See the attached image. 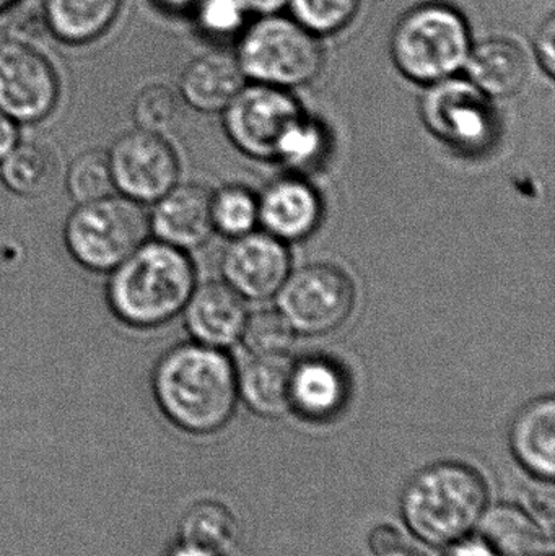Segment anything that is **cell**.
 I'll return each instance as SVG.
<instances>
[{"instance_id":"1","label":"cell","mask_w":555,"mask_h":556,"mask_svg":"<svg viewBox=\"0 0 555 556\" xmlns=\"http://www.w3.org/2000/svg\"><path fill=\"white\" fill-rule=\"evenodd\" d=\"M152 389L163 414L176 427L192 434H211L234 417L237 368L224 350L181 343L156 363Z\"/></svg>"},{"instance_id":"2","label":"cell","mask_w":555,"mask_h":556,"mask_svg":"<svg viewBox=\"0 0 555 556\" xmlns=\"http://www.w3.org/2000/svg\"><path fill=\"white\" fill-rule=\"evenodd\" d=\"M194 288V264L186 251L153 240L111 270L106 300L121 323L153 329L182 313Z\"/></svg>"},{"instance_id":"3","label":"cell","mask_w":555,"mask_h":556,"mask_svg":"<svg viewBox=\"0 0 555 556\" xmlns=\"http://www.w3.org/2000/svg\"><path fill=\"white\" fill-rule=\"evenodd\" d=\"M488 508L484 477L475 467L453 460L417 473L401 500L407 528L430 547H449L471 535Z\"/></svg>"},{"instance_id":"4","label":"cell","mask_w":555,"mask_h":556,"mask_svg":"<svg viewBox=\"0 0 555 556\" xmlns=\"http://www.w3.org/2000/svg\"><path fill=\"white\" fill-rule=\"evenodd\" d=\"M471 48L465 16L440 2L422 3L407 12L391 36L398 71L426 87L458 74Z\"/></svg>"},{"instance_id":"5","label":"cell","mask_w":555,"mask_h":556,"mask_svg":"<svg viewBox=\"0 0 555 556\" xmlns=\"http://www.w3.org/2000/svg\"><path fill=\"white\" fill-rule=\"evenodd\" d=\"M235 58L244 77L282 90L312 84L325 64L318 36L292 16L274 13L243 29Z\"/></svg>"},{"instance_id":"6","label":"cell","mask_w":555,"mask_h":556,"mask_svg":"<svg viewBox=\"0 0 555 556\" xmlns=\"http://www.w3.org/2000/svg\"><path fill=\"white\" fill-rule=\"evenodd\" d=\"M150 235L149 214L127 198L78 204L64 225V243L75 263L91 273H111Z\"/></svg>"},{"instance_id":"7","label":"cell","mask_w":555,"mask_h":556,"mask_svg":"<svg viewBox=\"0 0 555 556\" xmlns=\"http://www.w3.org/2000/svg\"><path fill=\"white\" fill-rule=\"evenodd\" d=\"M420 116L437 139L463 155H482L499 139V117L491 98L468 78L453 75L427 85Z\"/></svg>"},{"instance_id":"8","label":"cell","mask_w":555,"mask_h":556,"mask_svg":"<svg viewBox=\"0 0 555 556\" xmlns=\"http://www.w3.org/2000/svg\"><path fill=\"white\" fill-rule=\"evenodd\" d=\"M277 309L297 336L318 337L338 330L351 316L355 287L331 264H310L290 273L277 291Z\"/></svg>"},{"instance_id":"9","label":"cell","mask_w":555,"mask_h":556,"mask_svg":"<svg viewBox=\"0 0 555 556\" xmlns=\"http://www.w3.org/2000/svg\"><path fill=\"white\" fill-rule=\"evenodd\" d=\"M222 113L225 132L241 153L276 162L283 136L303 111L289 90L253 84L241 88Z\"/></svg>"},{"instance_id":"10","label":"cell","mask_w":555,"mask_h":556,"mask_svg":"<svg viewBox=\"0 0 555 556\" xmlns=\"http://www.w3.org/2000/svg\"><path fill=\"white\" fill-rule=\"evenodd\" d=\"M61 98V81L51 62L35 46L0 45V111L20 124L51 116Z\"/></svg>"},{"instance_id":"11","label":"cell","mask_w":555,"mask_h":556,"mask_svg":"<svg viewBox=\"0 0 555 556\" xmlns=\"http://www.w3.org/2000/svg\"><path fill=\"white\" fill-rule=\"evenodd\" d=\"M108 156L114 188L139 204H153L178 181V155L162 134L130 130L113 143Z\"/></svg>"},{"instance_id":"12","label":"cell","mask_w":555,"mask_h":556,"mask_svg":"<svg viewBox=\"0 0 555 556\" xmlns=\"http://www.w3.org/2000/svg\"><path fill=\"white\" fill-rule=\"evenodd\" d=\"M292 261L283 241L266 231H251L235 238L222 254L220 270L225 283L244 301L276 298L287 280Z\"/></svg>"},{"instance_id":"13","label":"cell","mask_w":555,"mask_h":556,"mask_svg":"<svg viewBox=\"0 0 555 556\" xmlns=\"http://www.w3.org/2000/svg\"><path fill=\"white\" fill-rule=\"evenodd\" d=\"M212 192L204 186L176 185L153 202L149 214L150 233L156 241L191 251L201 248L214 233L211 212Z\"/></svg>"},{"instance_id":"14","label":"cell","mask_w":555,"mask_h":556,"mask_svg":"<svg viewBox=\"0 0 555 556\" xmlns=\"http://www.w3.org/2000/svg\"><path fill=\"white\" fill-rule=\"evenodd\" d=\"M260 225L283 243L306 240L323 220L318 191L300 176L290 175L270 182L257 198Z\"/></svg>"},{"instance_id":"15","label":"cell","mask_w":555,"mask_h":556,"mask_svg":"<svg viewBox=\"0 0 555 556\" xmlns=\"http://www.w3.org/2000/svg\"><path fill=\"white\" fill-rule=\"evenodd\" d=\"M182 313L192 340L218 350L240 342L248 317L243 298L225 281L195 287Z\"/></svg>"},{"instance_id":"16","label":"cell","mask_w":555,"mask_h":556,"mask_svg":"<svg viewBox=\"0 0 555 556\" xmlns=\"http://www.w3.org/2000/svg\"><path fill=\"white\" fill-rule=\"evenodd\" d=\"M351 395L348 372L328 356H305L290 372V412L308 421H328L344 410Z\"/></svg>"},{"instance_id":"17","label":"cell","mask_w":555,"mask_h":556,"mask_svg":"<svg viewBox=\"0 0 555 556\" xmlns=\"http://www.w3.org/2000/svg\"><path fill=\"white\" fill-rule=\"evenodd\" d=\"M244 87L237 58L209 52L189 62L179 78L182 100L201 113H222Z\"/></svg>"},{"instance_id":"18","label":"cell","mask_w":555,"mask_h":556,"mask_svg":"<svg viewBox=\"0 0 555 556\" xmlns=\"http://www.w3.org/2000/svg\"><path fill=\"white\" fill-rule=\"evenodd\" d=\"M466 78L489 98H508L527 84L530 67L517 42L491 38L472 46L465 64Z\"/></svg>"},{"instance_id":"19","label":"cell","mask_w":555,"mask_h":556,"mask_svg":"<svg viewBox=\"0 0 555 556\" xmlns=\"http://www.w3.org/2000/svg\"><path fill=\"white\" fill-rule=\"evenodd\" d=\"M515 459L531 476L553 482L555 473V399L540 397L521 408L510 428Z\"/></svg>"},{"instance_id":"20","label":"cell","mask_w":555,"mask_h":556,"mask_svg":"<svg viewBox=\"0 0 555 556\" xmlns=\"http://www.w3.org/2000/svg\"><path fill=\"white\" fill-rule=\"evenodd\" d=\"M292 365L289 355H251L237 369L238 399L260 417L289 414Z\"/></svg>"},{"instance_id":"21","label":"cell","mask_w":555,"mask_h":556,"mask_svg":"<svg viewBox=\"0 0 555 556\" xmlns=\"http://www.w3.org/2000/svg\"><path fill=\"white\" fill-rule=\"evenodd\" d=\"M121 9L123 0H45L42 20L58 41L84 46L106 35Z\"/></svg>"},{"instance_id":"22","label":"cell","mask_w":555,"mask_h":556,"mask_svg":"<svg viewBox=\"0 0 555 556\" xmlns=\"http://www.w3.org/2000/svg\"><path fill=\"white\" fill-rule=\"evenodd\" d=\"M479 538L497 556H551L553 541L546 529L517 506L488 508L478 526Z\"/></svg>"},{"instance_id":"23","label":"cell","mask_w":555,"mask_h":556,"mask_svg":"<svg viewBox=\"0 0 555 556\" xmlns=\"http://www.w3.org/2000/svg\"><path fill=\"white\" fill-rule=\"evenodd\" d=\"M59 163L48 146L20 142L0 162V179L13 194L25 199L42 198L58 181Z\"/></svg>"},{"instance_id":"24","label":"cell","mask_w":555,"mask_h":556,"mask_svg":"<svg viewBox=\"0 0 555 556\" xmlns=\"http://www.w3.org/2000/svg\"><path fill=\"white\" fill-rule=\"evenodd\" d=\"M234 513L218 502H201L188 509L181 521V541L217 556H228L238 542Z\"/></svg>"},{"instance_id":"25","label":"cell","mask_w":555,"mask_h":556,"mask_svg":"<svg viewBox=\"0 0 555 556\" xmlns=\"http://www.w3.org/2000/svg\"><path fill=\"white\" fill-rule=\"evenodd\" d=\"M211 212L214 231L230 240L251 233L260 225L257 195L247 186L228 185L212 192Z\"/></svg>"},{"instance_id":"26","label":"cell","mask_w":555,"mask_h":556,"mask_svg":"<svg viewBox=\"0 0 555 556\" xmlns=\"http://www.w3.org/2000/svg\"><path fill=\"white\" fill-rule=\"evenodd\" d=\"M328 149V134L321 124L302 113L283 136L276 162L286 163L297 172L313 169L325 159Z\"/></svg>"},{"instance_id":"27","label":"cell","mask_w":555,"mask_h":556,"mask_svg":"<svg viewBox=\"0 0 555 556\" xmlns=\"http://www.w3.org/2000/svg\"><path fill=\"white\" fill-rule=\"evenodd\" d=\"M295 339V330L276 307L248 314L240 342L251 355H287Z\"/></svg>"},{"instance_id":"28","label":"cell","mask_w":555,"mask_h":556,"mask_svg":"<svg viewBox=\"0 0 555 556\" xmlns=\"http://www.w3.org/2000/svg\"><path fill=\"white\" fill-rule=\"evenodd\" d=\"M297 23L315 36L335 35L351 25L362 0H287Z\"/></svg>"},{"instance_id":"29","label":"cell","mask_w":555,"mask_h":556,"mask_svg":"<svg viewBox=\"0 0 555 556\" xmlns=\"http://www.w3.org/2000/svg\"><path fill=\"white\" fill-rule=\"evenodd\" d=\"M67 189L78 204L110 195L116 188L108 153L88 150L78 155L68 168Z\"/></svg>"},{"instance_id":"30","label":"cell","mask_w":555,"mask_h":556,"mask_svg":"<svg viewBox=\"0 0 555 556\" xmlns=\"http://www.w3.org/2000/svg\"><path fill=\"white\" fill-rule=\"evenodd\" d=\"M179 98L172 88L162 84L147 85L137 93L133 117L139 129L163 134L175 126L179 117Z\"/></svg>"},{"instance_id":"31","label":"cell","mask_w":555,"mask_h":556,"mask_svg":"<svg viewBox=\"0 0 555 556\" xmlns=\"http://www.w3.org/2000/svg\"><path fill=\"white\" fill-rule=\"evenodd\" d=\"M247 9L243 0H199L195 23L205 36L231 38L243 29Z\"/></svg>"},{"instance_id":"32","label":"cell","mask_w":555,"mask_h":556,"mask_svg":"<svg viewBox=\"0 0 555 556\" xmlns=\"http://www.w3.org/2000/svg\"><path fill=\"white\" fill-rule=\"evenodd\" d=\"M534 54L551 78L555 75V16L550 15L534 36Z\"/></svg>"},{"instance_id":"33","label":"cell","mask_w":555,"mask_h":556,"mask_svg":"<svg viewBox=\"0 0 555 556\" xmlns=\"http://www.w3.org/2000/svg\"><path fill=\"white\" fill-rule=\"evenodd\" d=\"M368 547H370L371 555L383 556L400 551L406 545H404L400 529L394 528L393 525H380L371 529L370 535H368Z\"/></svg>"},{"instance_id":"34","label":"cell","mask_w":555,"mask_h":556,"mask_svg":"<svg viewBox=\"0 0 555 556\" xmlns=\"http://www.w3.org/2000/svg\"><path fill=\"white\" fill-rule=\"evenodd\" d=\"M445 556H497L495 552L482 541L481 538H468L462 539V541L455 542V544L446 547Z\"/></svg>"},{"instance_id":"35","label":"cell","mask_w":555,"mask_h":556,"mask_svg":"<svg viewBox=\"0 0 555 556\" xmlns=\"http://www.w3.org/2000/svg\"><path fill=\"white\" fill-rule=\"evenodd\" d=\"M18 143L16 123L0 111V162L9 155L10 150Z\"/></svg>"},{"instance_id":"36","label":"cell","mask_w":555,"mask_h":556,"mask_svg":"<svg viewBox=\"0 0 555 556\" xmlns=\"http://www.w3.org/2000/svg\"><path fill=\"white\" fill-rule=\"evenodd\" d=\"M160 10L166 13H185L194 10L199 0H152Z\"/></svg>"},{"instance_id":"37","label":"cell","mask_w":555,"mask_h":556,"mask_svg":"<svg viewBox=\"0 0 555 556\" xmlns=\"http://www.w3.org/2000/svg\"><path fill=\"white\" fill-rule=\"evenodd\" d=\"M248 9H256L257 12L274 13L286 5L287 0H243Z\"/></svg>"},{"instance_id":"38","label":"cell","mask_w":555,"mask_h":556,"mask_svg":"<svg viewBox=\"0 0 555 556\" xmlns=\"http://www.w3.org/2000/svg\"><path fill=\"white\" fill-rule=\"evenodd\" d=\"M169 556H217L211 554V552L204 551V548L195 547V545L182 542L172 552Z\"/></svg>"},{"instance_id":"39","label":"cell","mask_w":555,"mask_h":556,"mask_svg":"<svg viewBox=\"0 0 555 556\" xmlns=\"http://www.w3.org/2000/svg\"><path fill=\"white\" fill-rule=\"evenodd\" d=\"M22 0H0V15L15 9Z\"/></svg>"},{"instance_id":"40","label":"cell","mask_w":555,"mask_h":556,"mask_svg":"<svg viewBox=\"0 0 555 556\" xmlns=\"http://www.w3.org/2000/svg\"><path fill=\"white\" fill-rule=\"evenodd\" d=\"M383 556H424L420 554H417V552L409 551L407 547L400 548V551L391 552V554L383 555Z\"/></svg>"}]
</instances>
